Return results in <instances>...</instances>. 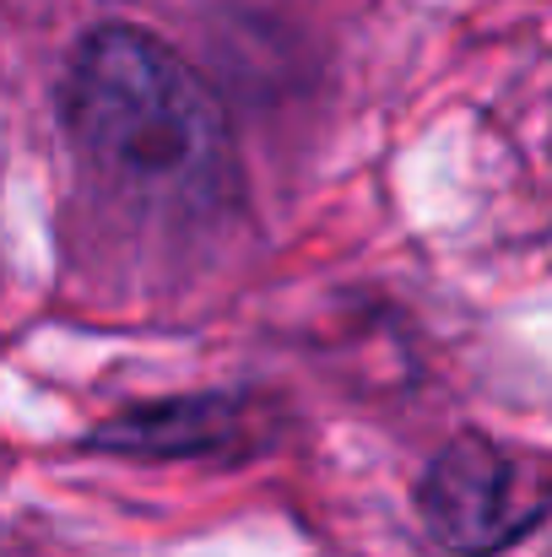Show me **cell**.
<instances>
[{
    "mask_svg": "<svg viewBox=\"0 0 552 557\" xmlns=\"http://www.w3.org/2000/svg\"><path fill=\"white\" fill-rule=\"evenodd\" d=\"M417 515L450 557H499L552 515V466L482 433H461L428 460Z\"/></svg>",
    "mask_w": 552,
    "mask_h": 557,
    "instance_id": "7a4b0ae2",
    "label": "cell"
},
{
    "mask_svg": "<svg viewBox=\"0 0 552 557\" xmlns=\"http://www.w3.org/2000/svg\"><path fill=\"white\" fill-rule=\"evenodd\" d=\"M238 428H244L238 395H174L109 417L87 438V449L131 455V460H195L228 449Z\"/></svg>",
    "mask_w": 552,
    "mask_h": 557,
    "instance_id": "3957f363",
    "label": "cell"
},
{
    "mask_svg": "<svg viewBox=\"0 0 552 557\" xmlns=\"http://www.w3.org/2000/svg\"><path fill=\"white\" fill-rule=\"evenodd\" d=\"M60 114L87 174L131 206L206 211L233 180L222 103L142 27H98L82 38Z\"/></svg>",
    "mask_w": 552,
    "mask_h": 557,
    "instance_id": "6da1fadb",
    "label": "cell"
}]
</instances>
